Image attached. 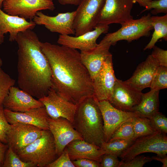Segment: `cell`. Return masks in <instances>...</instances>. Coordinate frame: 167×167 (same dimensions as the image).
<instances>
[{"label": "cell", "mask_w": 167, "mask_h": 167, "mask_svg": "<svg viewBox=\"0 0 167 167\" xmlns=\"http://www.w3.org/2000/svg\"><path fill=\"white\" fill-rule=\"evenodd\" d=\"M105 0H81L74 21L75 36L92 31L96 25Z\"/></svg>", "instance_id": "cell-7"}, {"label": "cell", "mask_w": 167, "mask_h": 167, "mask_svg": "<svg viewBox=\"0 0 167 167\" xmlns=\"http://www.w3.org/2000/svg\"><path fill=\"white\" fill-rule=\"evenodd\" d=\"M41 47L51 69L52 88L77 105L93 96L92 80L81 61L80 52L48 42H41Z\"/></svg>", "instance_id": "cell-1"}, {"label": "cell", "mask_w": 167, "mask_h": 167, "mask_svg": "<svg viewBox=\"0 0 167 167\" xmlns=\"http://www.w3.org/2000/svg\"><path fill=\"white\" fill-rule=\"evenodd\" d=\"M75 167H101L100 163L88 159H80L72 161Z\"/></svg>", "instance_id": "cell-39"}, {"label": "cell", "mask_w": 167, "mask_h": 167, "mask_svg": "<svg viewBox=\"0 0 167 167\" xmlns=\"http://www.w3.org/2000/svg\"><path fill=\"white\" fill-rule=\"evenodd\" d=\"M109 28V26H97L78 36L60 35L57 42L61 45L81 51L89 50L96 46L98 38L101 34L107 33Z\"/></svg>", "instance_id": "cell-17"}, {"label": "cell", "mask_w": 167, "mask_h": 167, "mask_svg": "<svg viewBox=\"0 0 167 167\" xmlns=\"http://www.w3.org/2000/svg\"><path fill=\"white\" fill-rule=\"evenodd\" d=\"M151 17L148 13L139 19L130 20L121 25V27L117 31L107 34L102 40L110 42L114 45L121 40L131 42L143 36H149L153 29Z\"/></svg>", "instance_id": "cell-6"}, {"label": "cell", "mask_w": 167, "mask_h": 167, "mask_svg": "<svg viewBox=\"0 0 167 167\" xmlns=\"http://www.w3.org/2000/svg\"><path fill=\"white\" fill-rule=\"evenodd\" d=\"M7 135V144L17 153L41 135L43 130L32 125L21 123L11 124Z\"/></svg>", "instance_id": "cell-15"}, {"label": "cell", "mask_w": 167, "mask_h": 167, "mask_svg": "<svg viewBox=\"0 0 167 167\" xmlns=\"http://www.w3.org/2000/svg\"><path fill=\"white\" fill-rule=\"evenodd\" d=\"M134 141L133 139H117L106 142L103 141L100 146V149L105 153L120 157L122 154Z\"/></svg>", "instance_id": "cell-27"}, {"label": "cell", "mask_w": 167, "mask_h": 167, "mask_svg": "<svg viewBox=\"0 0 167 167\" xmlns=\"http://www.w3.org/2000/svg\"><path fill=\"white\" fill-rule=\"evenodd\" d=\"M148 118L154 128L157 131L167 133V118L165 115L159 111Z\"/></svg>", "instance_id": "cell-32"}, {"label": "cell", "mask_w": 167, "mask_h": 167, "mask_svg": "<svg viewBox=\"0 0 167 167\" xmlns=\"http://www.w3.org/2000/svg\"><path fill=\"white\" fill-rule=\"evenodd\" d=\"M133 118L128 119L120 126L113 132L109 141L120 139H133Z\"/></svg>", "instance_id": "cell-28"}, {"label": "cell", "mask_w": 167, "mask_h": 167, "mask_svg": "<svg viewBox=\"0 0 167 167\" xmlns=\"http://www.w3.org/2000/svg\"><path fill=\"white\" fill-rule=\"evenodd\" d=\"M97 103L102 116L104 139L106 142L109 141L113 132L122 123L131 118L141 116L137 112L117 109L108 101H97Z\"/></svg>", "instance_id": "cell-10"}, {"label": "cell", "mask_w": 167, "mask_h": 167, "mask_svg": "<svg viewBox=\"0 0 167 167\" xmlns=\"http://www.w3.org/2000/svg\"><path fill=\"white\" fill-rule=\"evenodd\" d=\"M17 153L23 161L38 167H46L58 157L49 130H43L39 138Z\"/></svg>", "instance_id": "cell-4"}, {"label": "cell", "mask_w": 167, "mask_h": 167, "mask_svg": "<svg viewBox=\"0 0 167 167\" xmlns=\"http://www.w3.org/2000/svg\"><path fill=\"white\" fill-rule=\"evenodd\" d=\"M36 24L32 20L28 21L18 16L9 15L0 8V33L4 35L10 33L9 41H15L19 33L27 30H32Z\"/></svg>", "instance_id": "cell-22"}, {"label": "cell", "mask_w": 167, "mask_h": 167, "mask_svg": "<svg viewBox=\"0 0 167 167\" xmlns=\"http://www.w3.org/2000/svg\"><path fill=\"white\" fill-rule=\"evenodd\" d=\"M151 55L158 62L159 66L167 67V51L155 46Z\"/></svg>", "instance_id": "cell-38"}, {"label": "cell", "mask_w": 167, "mask_h": 167, "mask_svg": "<svg viewBox=\"0 0 167 167\" xmlns=\"http://www.w3.org/2000/svg\"><path fill=\"white\" fill-rule=\"evenodd\" d=\"M153 160L161 162L162 163V167H167V156H160L157 155L156 156H152V157Z\"/></svg>", "instance_id": "cell-42"}, {"label": "cell", "mask_w": 167, "mask_h": 167, "mask_svg": "<svg viewBox=\"0 0 167 167\" xmlns=\"http://www.w3.org/2000/svg\"><path fill=\"white\" fill-rule=\"evenodd\" d=\"M72 161L80 159H88L100 163L105 152L100 147L84 140L77 139L69 143L66 146Z\"/></svg>", "instance_id": "cell-23"}, {"label": "cell", "mask_w": 167, "mask_h": 167, "mask_svg": "<svg viewBox=\"0 0 167 167\" xmlns=\"http://www.w3.org/2000/svg\"><path fill=\"white\" fill-rule=\"evenodd\" d=\"M48 123L49 130L53 136L58 156L71 142L77 139L83 140L73 124L65 118H52L49 117Z\"/></svg>", "instance_id": "cell-12"}, {"label": "cell", "mask_w": 167, "mask_h": 167, "mask_svg": "<svg viewBox=\"0 0 167 167\" xmlns=\"http://www.w3.org/2000/svg\"><path fill=\"white\" fill-rule=\"evenodd\" d=\"M141 13L147 10L153 9L151 13L156 15L160 13L167 14V0H151Z\"/></svg>", "instance_id": "cell-34"}, {"label": "cell", "mask_w": 167, "mask_h": 167, "mask_svg": "<svg viewBox=\"0 0 167 167\" xmlns=\"http://www.w3.org/2000/svg\"><path fill=\"white\" fill-rule=\"evenodd\" d=\"M150 88L159 90L167 88V67L159 66L157 68Z\"/></svg>", "instance_id": "cell-30"}, {"label": "cell", "mask_w": 167, "mask_h": 167, "mask_svg": "<svg viewBox=\"0 0 167 167\" xmlns=\"http://www.w3.org/2000/svg\"><path fill=\"white\" fill-rule=\"evenodd\" d=\"M4 41V36L0 33V45L3 43Z\"/></svg>", "instance_id": "cell-44"}, {"label": "cell", "mask_w": 167, "mask_h": 167, "mask_svg": "<svg viewBox=\"0 0 167 167\" xmlns=\"http://www.w3.org/2000/svg\"><path fill=\"white\" fill-rule=\"evenodd\" d=\"M134 3L137 2L140 6L145 8L152 0H132Z\"/></svg>", "instance_id": "cell-43"}, {"label": "cell", "mask_w": 167, "mask_h": 167, "mask_svg": "<svg viewBox=\"0 0 167 167\" xmlns=\"http://www.w3.org/2000/svg\"><path fill=\"white\" fill-rule=\"evenodd\" d=\"M111 45L110 42L101 40L93 49L81 51V61L88 71L92 80L100 71L106 59L111 54L109 51Z\"/></svg>", "instance_id": "cell-20"}, {"label": "cell", "mask_w": 167, "mask_h": 167, "mask_svg": "<svg viewBox=\"0 0 167 167\" xmlns=\"http://www.w3.org/2000/svg\"><path fill=\"white\" fill-rule=\"evenodd\" d=\"M46 167H75L70 159L66 147L61 154Z\"/></svg>", "instance_id": "cell-33"}, {"label": "cell", "mask_w": 167, "mask_h": 167, "mask_svg": "<svg viewBox=\"0 0 167 167\" xmlns=\"http://www.w3.org/2000/svg\"><path fill=\"white\" fill-rule=\"evenodd\" d=\"M6 119L11 124L21 123L36 126L42 130H49V118L45 106L24 112H15L4 109Z\"/></svg>", "instance_id": "cell-18"}, {"label": "cell", "mask_w": 167, "mask_h": 167, "mask_svg": "<svg viewBox=\"0 0 167 167\" xmlns=\"http://www.w3.org/2000/svg\"><path fill=\"white\" fill-rule=\"evenodd\" d=\"M30 162L22 160L11 147L8 146L5 155L2 167H35Z\"/></svg>", "instance_id": "cell-29"}, {"label": "cell", "mask_w": 167, "mask_h": 167, "mask_svg": "<svg viewBox=\"0 0 167 167\" xmlns=\"http://www.w3.org/2000/svg\"><path fill=\"white\" fill-rule=\"evenodd\" d=\"M142 94L141 91L117 78L108 101L117 109L125 111L133 112V108L139 103Z\"/></svg>", "instance_id": "cell-14"}, {"label": "cell", "mask_w": 167, "mask_h": 167, "mask_svg": "<svg viewBox=\"0 0 167 167\" xmlns=\"http://www.w3.org/2000/svg\"><path fill=\"white\" fill-rule=\"evenodd\" d=\"M3 106L4 109L15 112H24L44 106L39 100H36L27 92L14 86L10 88Z\"/></svg>", "instance_id": "cell-19"}, {"label": "cell", "mask_w": 167, "mask_h": 167, "mask_svg": "<svg viewBox=\"0 0 167 167\" xmlns=\"http://www.w3.org/2000/svg\"><path fill=\"white\" fill-rule=\"evenodd\" d=\"M8 148L7 144L0 141V163L3 165L6 152Z\"/></svg>", "instance_id": "cell-40"}, {"label": "cell", "mask_w": 167, "mask_h": 167, "mask_svg": "<svg viewBox=\"0 0 167 167\" xmlns=\"http://www.w3.org/2000/svg\"><path fill=\"white\" fill-rule=\"evenodd\" d=\"M159 92V90L152 89L146 93H143L140 102L133 108L132 111L148 118L158 112Z\"/></svg>", "instance_id": "cell-24"}, {"label": "cell", "mask_w": 167, "mask_h": 167, "mask_svg": "<svg viewBox=\"0 0 167 167\" xmlns=\"http://www.w3.org/2000/svg\"><path fill=\"white\" fill-rule=\"evenodd\" d=\"M75 11L58 13L57 15L49 16L42 12H37L33 21L36 24L44 25L50 32L61 35L75 34L74 21Z\"/></svg>", "instance_id": "cell-16"}, {"label": "cell", "mask_w": 167, "mask_h": 167, "mask_svg": "<svg viewBox=\"0 0 167 167\" xmlns=\"http://www.w3.org/2000/svg\"><path fill=\"white\" fill-rule=\"evenodd\" d=\"M0 167H2V165L0 163Z\"/></svg>", "instance_id": "cell-47"}, {"label": "cell", "mask_w": 167, "mask_h": 167, "mask_svg": "<svg viewBox=\"0 0 167 167\" xmlns=\"http://www.w3.org/2000/svg\"><path fill=\"white\" fill-rule=\"evenodd\" d=\"M151 20L154 30L151 40L143 49L144 51L152 49L160 39L167 41V14L162 16H151Z\"/></svg>", "instance_id": "cell-25"}, {"label": "cell", "mask_w": 167, "mask_h": 167, "mask_svg": "<svg viewBox=\"0 0 167 167\" xmlns=\"http://www.w3.org/2000/svg\"><path fill=\"white\" fill-rule=\"evenodd\" d=\"M153 160L152 157L143 155H137L126 162L121 161L119 167H142L147 163Z\"/></svg>", "instance_id": "cell-36"}, {"label": "cell", "mask_w": 167, "mask_h": 167, "mask_svg": "<svg viewBox=\"0 0 167 167\" xmlns=\"http://www.w3.org/2000/svg\"><path fill=\"white\" fill-rule=\"evenodd\" d=\"M15 41L18 46V86L39 99L46 95L53 87L51 69L42 50L41 42L30 29L19 33Z\"/></svg>", "instance_id": "cell-2"}, {"label": "cell", "mask_w": 167, "mask_h": 167, "mask_svg": "<svg viewBox=\"0 0 167 167\" xmlns=\"http://www.w3.org/2000/svg\"><path fill=\"white\" fill-rule=\"evenodd\" d=\"M5 0H0V8H1L2 6V4Z\"/></svg>", "instance_id": "cell-45"}, {"label": "cell", "mask_w": 167, "mask_h": 167, "mask_svg": "<svg viewBox=\"0 0 167 167\" xmlns=\"http://www.w3.org/2000/svg\"><path fill=\"white\" fill-rule=\"evenodd\" d=\"M93 96L77 105L73 125L83 140L100 147L104 141L101 110Z\"/></svg>", "instance_id": "cell-3"}, {"label": "cell", "mask_w": 167, "mask_h": 167, "mask_svg": "<svg viewBox=\"0 0 167 167\" xmlns=\"http://www.w3.org/2000/svg\"><path fill=\"white\" fill-rule=\"evenodd\" d=\"M2 59L0 58V67H1L2 65Z\"/></svg>", "instance_id": "cell-46"}, {"label": "cell", "mask_w": 167, "mask_h": 167, "mask_svg": "<svg viewBox=\"0 0 167 167\" xmlns=\"http://www.w3.org/2000/svg\"><path fill=\"white\" fill-rule=\"evenodd\" d=\"M146 152L155 153L160 156H166L167 136L166 134L157 131L153 134L136 139L120 157L123 161H128L135 156Z\"/></svg>", "instance_id": "cell-5"}, {"label": "cell", "mask_w": 167, "mask_h": 167, "mask_svg": "<svg viewBox=\"0 0 167 167\" xmlns=\"http://www.w3.org/2000/svg\"><path fill=\"white\" fill-rule=\"evenodd\" d=\"M15 80L0 67V106L3 105L10 88L15 84Z\"/></svg>", "instance_id": "cell-31"}, {"label": "cell", "mask_w": 167, "mask_h": 167, "mask_svg": "<svg viewBox=\"0 0 167 167\" xmlns=\"http://www.w3.org/2000/svg\"><path fill=\"white\" fill-rule=\"evenodd\" d=\"M134 3L132 0H105L95 27L113 24L122 25L133 19L131 13Z\"/></svg>", "instance_id": "cell-8"}, {"label": "cell", "mask_w": 167, "mask_h": 167, "mask_svg": "<svg viewBox=\"0 0 167 167\" xmlns=\"http://www.w3.org/2000/svg\"><path fill=\"white\" fill-rule=\"evenodd\" d=\"M159 66L156 59L151 54L136 68L132 76L125 82L135 89L142 91L150 87L155 72Z\"/></svg>", "instance_id": "cell-21"}, {"label": "cell", "mask_w": 167, "mask_h": 167, "mask_svg": "<svg viewBox=\"0 0 167 167\" xmlns=\"http://www.w3.org/2000/svg\"><path fill=\"white\" fill-rule=\"evenodd\" d=\"M81 0H58V2L63 5H72L78 6Z\"/></svg>", "instance_id": "cell-41"}, {"label": "cell", "mask_w": 167, "mask_h": 167, "mask_svg": "<svg viewBox=\"0 0 167 167\" xmlns=\"http://www.w3.org/2000/svg\"><path fill=\"white\" fill-rule=\"evenodd\" d=\"M116 79L111 54L106 59L100 71L92 79L93 96L96 101H108L112 94Z\"/></svg>", "instance_id": "cell-13"}, {"label": "cell", "mask_w": 167, "mask_h": 167, "mask_svg": "<svg viewBox=\"0 0 167 167\" xmlns=\"http://www.w3.org/2000/svg\"><path fill=\"white\" fill-rule=\"evenodd\" d=\"M2 6L3 11L6 13L30 20L39 11H53L55 8L52 0H5Z\"/></svg>", "instance_id": "cell-9"}, {"label": "cell", "mask_w": 167, "mask_h": 167, "mask_svg": "<svg viewBox=\"0 0 167 167\" xmlns=\"http://www.w3.org/2000/svg\"><path fill=\"white\" fill-rule=\"evenodd\" d=\"M121 161L113 155L105 153L101 157V167H119Z\"/></svg>", "instance_id": "cell-37"}, {"label": "cell", "mask_w": 167, "mask_h": 167, "mask_svg": "<svg viewBox=\"0 0 167 167\" xmlns=\"http://www.w3.org/2000/svg\"><path fill=\"white\" fill-rule=\"evenodd\" d=\"M4 109L3 105L0 106V141L7 144V135L11 125L6 119Z\"/></svg>", "instance_id": "cell-35"}, {"label": "cell", "mask_w": 167, "mask_h": 167, "mask_svg": "<svg viewBox=\"0 0 167 167\" xmlns=\"http://www.w3.org/2000/svg\"><path fill=\"white\" fill-rule=\"evenodd\" d=\"M38 100L43 104L49 117L63 118L73 124L78 105L68 100L53 88Z\"/></svg>", "instance_id": "cell-11"}, {"label": "cell", "mask_w": 167, "mask_h": 167, "mask_svg": "<svg viewBox=\"0 0 167 167\" xmlns=\"http://www.w3.org/2000/svg\"><path fill=\"white\" fill-rule=\"evenodd\" d=\"M134 131L133 139L154 133L157 131L152 126L150 119L148 117L138 116L133 118Z\"/></svg>", "instance_id": "cell-26"}]
</instances>
